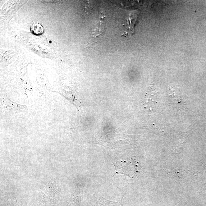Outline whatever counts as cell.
I'll return each instance as SVG.
<instances>
[{
    "instance_id": "obj_1",
    "label": "cell",
    "mask_w": 206,
    "mask_h": 206,
    "mask_svg": "<svg viewBox=\"0 0 206 206\" xmlns=\"http://www.w3.org/2000/svg\"><path fill=\"white\" fill-rule=\"evenodd\" d=\"M137 11H130L128 13V18H127L128 26L127 27L126 31H125L124 35H127L130 37L134 33V26L136 22L137 18Z\"/></svg>"
},
{
    "instance_id": "obj_2",
    "label": "cell",
    "mask_w": 206,
    "mask_h": 206,
    "mask_svg": "<svg viewBox=\"0 0 206 206\" xmlns=\"http://www.w3.org/2000/svg\"><path fill=\"white\" fill-rule=\"evenodd\" d=\"M31 31L33 34L39 35L43 34L44 30L41 24L39 23H35L31 26Z\"/></svg>"
}]
</instances>
